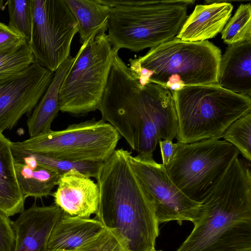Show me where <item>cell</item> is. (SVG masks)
I'll list each match as a JSON object with an SVG mask.
<instances>
[{
    "label": "cell",
    "instance_id": "cell-1",
    "mask_svg": "<svg viewBox=\"0 0 251 251\" xmlns=\"http://www.w3.org/2000/svg\"><path fill=\"white\" fill-rule=\"evenodd\" d=\"M100 111L138 154L153 158L160 140L176 137L178 124L172 93L160 85H141L126 65L110 81Z\"/></svg>",
    "mask_w": 251,
    "mask_h": 251
},
{
    "label": "cell",
    "instance_id": "cell-2",
    "mask_svg": "<svg viewBox=\"0 0 251 251\" xmlns=\"http://www.w3.org/2000/svg\"><path fill=\"white\" fill-rule=\"evenodd\" d=\"M131 152L116 149L96 179L99 204L95 218L123 240L130 251L155 249L159 223L153 201L130 161Z\"/></svg>",
    "mask_w": 251,
    "mask_h": 251
},
{
    "label": "cell",
    "instance_id": "cell-3",
    "mask_svg": "<svg viewBox=\"0 0 251 251\" xmlns=\"http://www.w3.org/2000/svg\"><path fill=\"white\" fill-rule=\"evenodd\" d=\"M194 228L176 251L251 249V173L238 157L202 201Z\"/></svg>",
    "mask_w": 251,
    "mask_h": 251
},
{
    "label": "cell",
    "instance_id": "cell-4",
    "mask_svg": "<svg viewBox=\"0 0 251 251\" xmlns=\"http://www.w3.org/2000/svg\"><path fill=\"white\" fill-rule=\"evenodd\" d=\"M221 50L211 42L176 37L130 59L129 69L139 84L152 83L172 92L184 87L218 84Z\"/></svg>",
    "mask_w": 251,
    "mask_h": 251
},
{
    "label": "cell",
    "instance_id": "cell-5",
    "mask_svg": "<svg viewBox=\"0 0 251 251\" xmlns=\"http://www.w3.org/2000/svg\"><path fill=\"white\" fill-rule=\"evenodd\" d=\"M110 7L109 41L113 48L138 52L176 37L195 0H100Z\"/></svg>",
    "mask_w": 251,
    "mask_h": 251
},
{
    "label": "cell",
    "instance_id": "cell-6",
    "mask_svg": "<svg viewBox=\"0 0 251 251\" xmlns=\"http://www.w3.org/2000/svg\"><path fill=\"white\" fill-rule=\"evenodd\" d=\"M178 124L177 142L189 144L223 138L228 126L251 112V99L217 84L172 92Z\"/></svg>",
    "mask_w": 251,
    "mask_h": 251
},
{
    "label": "cell",
    "instance_id": "cell-7",
    "mask_svg": "<svg viewBox=\"0 0 251 251\" xmlns=\"http://www.w3.org/2000/svg\"><path fill=\"white\" fill-rule=\"evenodd\" d=\"M118 53L105 33L84 42L60 85V111L83 116L99 110L114 57Z\"/></svg>",
    "mask_w": 251,
    "mask_h": 251
},
{
    "label": "cell",
    "instance_id": "cell-8",
    "mask_svg": "<svg viewBox=\"0 0 251 251\" xmlns=\"http://www.w3.org/2000/svg\"><path fill=\"white\" fill-rule=\"evenodd\" d=\"M177 143L173 156L164 167L171 179L185 195L201 203L240 152L224 140L212 139L189 144Z\"/></svg>",
    "mask_w": 251,
    "mask_h": 251
},
{
    "label": "cell",
    "instance_id": "cell-9",
    "mask_svg": "<svg viewBox=\"0 0 251 251\" xmlns=\"http://www.w3.org/2000/svg\"><path fill=\"white\" fill-rule=\"evenodd\" d=\"M121 136L109 124L95 118L22 141L18 150L58 159L102 163L116 150Z\"/></svg>",
    "mask_w": 251,
    "mask_h": 251
},
{
    "label": "cell",
    "instance_id": "cell-10",
    "mask_svg": "<svg viewBox=\"0 0 251 251\" xmlns=\"http://www.w3.org/2000/svg\"><path fill=\"white\" fill-rule=\"evenodd\" d=\"M77 22L65 0H32L28 43L36 61L54 73L70 55Z\"/></svg>",
    "mask_w": 251,
    "mask_h": 251
},
{
    "label": "cell",
    "instance_id": "cell-11",
    "mask_svg": "<svg viewBox=\"0 0 251 251\" xmlns=\"http://www.w3.org/2000/svg\"><path fill=\"white\" fill-rule=\"evenodd\" d=\"M130 161L153 201L159 224L176 221L181 225L183 221L194 222L201 203L185 195L171 179L162 164L139 154H131Z\"/></svg>",
    "mask_w": 251,
    "mask_h": 251
},
{
    "label": "cell",
    "instance_id": "cell-12",
    "mask_svg": "<svg viewBox=\"0 0 251 251\" xmlns=\"http://www.w3.org/2000/svg\"><path fill=\"white\" fill-rule=\"evenodd\" d=\"M53 75L35 61L23 71L0 76V133L31 115Z\"/></svg>",
    "mask_w": 251,
    "mask_h": 251
},
{
    "label": "cell",
    "instance_id": "cell-13",
    "mask_svg": "<svg viewBox=\"0 0 251 251\" xmlns=\"http://www.w3.org/2000/svg\"><path fill=\"white\" fill-rule=\"evenodd\" d=\"M57 185L52 193L54 204L65 214L90 218L97 213L99 189L90 177L77 171H70L59 176Z\"/></svg>",
    "mask_w": 251,
    "mask_h": 251
},
{
    "label": "cell",
    "instance_id": "cell-14",
    "mask_svg": "<svg viewBox=\"0 0 251 251\" xmlns=\"http://www.w3.org/2000/svg\"><path fill=\"white\" fill-rule=\"evenodd\" d=\"M63 211L55 204L38 206L34 203L13 221L14 251H48L50 233Z\"/></svg>",
    "mask_w": 251,
    "mask_h": 251
},
{
    "label": "cell",
    "instance_id": "cell-15",
    "mask_svg": "<svg viewBox=\"0 0 251 251\" xmlns=\"http://www.w3.org/2000/svg\"><path fill=\"white\" fill-rule=\"evenodd\" d=\"M197 5L176 38L187 42H202L216 36L229 19L233 5L224 0H206Z\"/></svg>",
    "mask_w": 251,
    "mask_h": 251
},
{
    "label": "cell",
    "instance_id": "cell-16",
    "mask_svg": "<svg viewBox=\"0 0 251 251\" xmlns=\"http://www.w3.org/2000/svg\"><path fill=\"white\" fill-rule=\"evenodd\" d=\"M218 84L251 97V41L228 45L221 57Z\"/></svg>",
    "mask_w": 251,
    "mask_h": 251
},
{
    "label": "cell",
    "instance_id": "cell-17",
    "mask_svg": "<svg viewBox=\"0 0 251 251\" xmlns=\"http://www.w3.org/2000/svg\"><path fill=\"white\" fill-rule=\"evenodd\" d=\"M104 227L95 218L72 216L63 212L50 233L48 251H75Z\"/></svg>",
    "mask_w": 251,
    "mask_h": 251
},
{
    "label": "cell",
    "instance_id": "cell-18",
    "mask_svg": "<svg viewBox=\"0 0 251 251\" xmlns=\"http://www.w3.org/2000/svg\"><path fill=\"white\" fill-rule=\"evenodd\" d=\"M16 176L21 191L25 199L46 197L57 185L59 175L41 166L33 156L21 151L15 156Z\"/></svg>",
    "mask_w": 251,
    "mask_h": 251
},
{
    "label": "cell",
    "instance_id": "cell-19",
    "mask_svg": "<svg viewBox=\"0 0 251 251\" xmlns=\"http://www.w3.org/2000/svg\"><path fill=\"white\" fill-rule=\"evenodd\" d=\"M75 60V57L70 56L54 73L50 85L27 121L28 132L30 137L51 130V124L60 111L58 101L59 88Z\"/></svg>",
    "mask_w": 251,
    "mask_h": 251
},
{
    "label": "cell",
    "instance_id": "cell-20",
    "mask_svg": "<svg viewBox=\"0 0 251 251\" xmlns=\"http://www.w3.org/2000/svg\"><path fill=\"white\" fill-rule=\"evenodd\" d=\"M12 143L0 133V212L9 217L24 210L25 199L16 176Z\"/></svg>",
    "mask_w": 251,
    "mask_h": 251
},
{
    "label": "cell",
    "instance_id": "cell-21",
    "mask_svg": "<svg viewBox=\"0 0 251 251\" xmlns=\"http://www.w3.org/2000/svg\"><path fill=\"white\" fill-rule=\"evenodd\" d=\"M78 25L81 45L108 29L110 7L100 0H65Z\"/></svg>",
    "mask_w": 251,
    "mask_h": 251
},
{
    "label": "cell",
    "instance_id": "cell-22",
    "mask_svg": "<svg viewBox=\"0 0 251 251\" xmlns=\"http://www.w3.org/2000/svg\"><path fill=\"white\" fill-rule=\"evenodd\" d=\"M222 39L228 45L251 41V5L241 4L222 31Z\"/></svg>",
    "mask_w": 251,
    "mask_h": 251
},
{
    "label": "cell",
    "instance_id": "cell-23",
    "mask_svg": "<svg viewBox=\"0 0 251 251\" xmlns=\"http://www.w3.org/2000/svg\"><path fill=\"white\" fill-rule=\"evenodd\" d=\"M26 152L34 157L38 165L52 170L59 175L70 171H77L90 177L96 178L103 163L58 159L39 153Z\"/></svg>",
    "mask_w": 251,
    "mask_h": 251
},
{
    "label": "cell",
    "instance_id": "cell-24",
    "mask_svg": "<svg viewBox=\"0 0 251 251\" xmlns=\"http://www.w3.org/2000/svg\"><path fill=\"white\" fill-rule=\"evenodd\" d=\"M224 140L234 146L248 160H251V112L232 123L224 133Z\"/></svg>",
    "mask_w": 251,
    "mask_h": 251
},
{
    "label": "cell",
    "instance_id": "cell-25",
    "mask_svg": "<svg viewBox=\"0 0 251 251\" xmlns=\"http://www.w3.org/2000/svg\"><path fill=\"white\" fill-rule=\"evenodd\" d=\"M8 26L23 35L28 43L32 27V0H9Z\"/></svg>",
    "mask_w": 251,
    "mask_h": 251
},
{
    "label": "cell",
    "instance_id": "cell-26",
    "mask_svg": "<svg viewBox=\"0 0 251 251\" xmlns=\"http://www.w3.org/2000/svg\"><path fill=\"white\" fill-rule=\"evenodd\" d=\"M36 61L28 43L14 50L0 53V76L26 69Z\"/></svg>",
    "mask_w": 251,
    "mask_h": 251
},
{
    "label": "cell",
    "instance_id": "cell-27",
    "mask_svg": "<svg viewBox=\"0 0 251 251\" xmlns=\"http://www.w3.org/2000/svg\"><path fill=\"white\" fill-rule=\"evenodd\" d=\"M75 251H130L113 231L104 227L96 236Z\"/></svg>",
    "mask_w": 251,
    "mask_h": 251
},
{
    "label": "cell",
    "instance_id": "cell-28",
    "mask_svg": "<svg viewBox=\"0 0 251 251\" xmlns=\"http://www.w3.org/2000/svg\"><path fill=\"white\" fill-rule=\"evenodd\" d=\"M26 43L23 35L0 22V53L16 49Z\"/></svg>",
    "mask_w": 251,
    "mask_h": 251
},
{
    "label": "cell",
    "instance_id": "cell-29",
    "mask_svg": "<svg viewBox=\"0 0 251 251\" xmlns=\"http://www.w3.org/2000/svg\"><path fill=\"white\" fill-rule=\"evenodd\" d=\"M13 221L0 212V251H14L15 235Z\"/></svg>",
    "mask_w": 251,
    "mask_h": 251
},
{
    "label": "cell",
    "instance_id": "cell-30",
    "mask_svg": "<svg viewBox=\"0 0 251 251\" xmlns=\"http://www.w3.org/2000/svg\"><path fill=\"white\" fill-rule=\"evenodd\" d=\"M172 140L167 139L160 140L159 144L161 153L162 164L166 166L173 156L177 147V143H174Z\"/></svg>",
    "mask_w": 251,
    "mask_h": 251
},
{
    "label": "cell",
    "instance_id": "cell-31",
    "mask_svg": "<svg viewBox=\"0 0 251 251\" xmlns=\"http://www.w3.org/2000/svg\"><path fill=\"white\" fill-rule=\"evenodd\" d=\"M3 0H0V12L3 7Z\"/></svg>",
    "mask_w": 251,
    "mask_h": 251
},
{
    "label": "cell",
    "instance_id": "cell-32",
    "mask_svg": "<svg viewBox=\"0 0 251 251\" xmlns=\"http://www.w3.org/2000/svg\"><path fill=\"white\" fill-rule=\"evenodd\" d=\"M148 251H162L161 250H156L155 249H151Z\"/></svg>",
    "mask_w": 251,
    "mask_h": 251
},
{
    "label": "cell",
    "instance_id": "cell-33",
    "mask_svg": "<svg viewBox=\"0 0 251 251\" xmlns=\"http://www.w3.org/2000/svg\"><path fill=\"white\" fill-rule=\"evenodd\" d=\"M251 251V249H247V250H241V251Z\"/></svg>",
    "mask_w": 251,
    "mask_h": 251
}]
</instances>
